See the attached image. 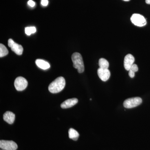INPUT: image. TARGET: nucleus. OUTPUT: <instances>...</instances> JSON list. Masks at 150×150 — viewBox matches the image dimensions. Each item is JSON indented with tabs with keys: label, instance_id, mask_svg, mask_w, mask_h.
<instances>
[{
	"label": "nucleus",
	"instance_id": "obj_1",
	"mask_svg": "<svg viewBox=\"0 0 150 150\" xmlns=\"http://www.w3.org/2000/svg\"><path fill=\"white\" fill-rule=\"evenodd\" d=\"M66 85V81L63 77L57 78L48 86V90L53 93H58L62 91Z\"/></svg>",
	"mask_w": 150,
	"mask_h": 150
},
{
	"label": "nucleus",
	"instance_id": "obj_2",
	"mask_svg": "<svg viewBox=\"0 0 150 150\" xmlns=\"http://www.w3.org/2000/svg\"><path fill=\"white\" fill-rule=\"evenodd\" d=\"M71 59L73 62V66L74 68L77 69L78 72H83L84 71V65L82 57L81 54L79 53H74L72 56Z\"/></svg>",
	"mask_w": 150,
	"mask_h": 150
},
{
	"label": "nucleus",
	"instance_id": "obj_3",
	"mask_svg": "<svg viewBox=\"0 0 150 150\" xmlns=\"http://www.w3.org/2000/svg\"><path fill=\"white\" fill-rule=\"evenodd\" d=\"M131 22L136 26L143 27L146 25V20L144 17L139 14H134L131 18Z\"/></svg>",
	"mask_w": 150,
	"mask_h": 150
},
{
	"label": "nucleus",
	"instance_id": "obj_4",
	"mask_svg": "<svg viewBox=\"0 0 150 150\" xmlns=\"http://www.w3.org/2000/svg\"><path fill=\"white\" fill-rule=\"evenodd\" d=\"M142 102L140 97H134L126 100L123 102V106L126 108H131L139 106Z\"/></svg>",
	"mask_w": 150,
	"mask_h": 150
},
{
	"label": "nucleus",
	"instance_id": "obj_5",
	"mask_svg": "<svg viewBox=\"0 0 150 150\" xmlns=\"http://www.w3.org/2000/svg\"><path fill=\"white\" fill-rule=\"evenodd\" d=\"M0 148L4 150H16L18 146L15 142L12 141H0Z\"/></svg>",
	"mask_w": 150,
	"mask_h": 150
},
{
	"label": "nucleus",
	"instance_id": "obj_6",
	"mask_svg": "<svg viewBox=\"0 0 150 150\" xmlns=\"http://www.w3.org/2000/svg\"><path fill=\"white\" fill-rule=\"evenodd\" d=\"M27 81L22 77H18L16 79L14 86L18 91H22L26 88L28 86Z\"/></svg>",
	"mask_w": 150,
	"mask_h": 150
},
{
	"label": "nucleus",
	"instance_id": "obj_7",
	"mask_svg": "<svg viewBox=\"0 0 150 150\" xmlns=\"http://www.w3.org/2000/svg\"><path fill=\"white\" fill-rule=\"evenodd\" d=\"M8 46L10 47L12 51L18 55H21L23 52V48L22 46L15 43L12 39L8 40Z\"/></svg>",
	"mask_w": 150,
	"mask_h": 150
},
{
	"label": "nucleus",
	"instance_id": "obj_8",
	"mask_svg": "<svg viewBox=\"0 0 150 150\" xmlns=\"http://www.w3.org/2000/svg\"><path fill=\"white\" fill-rule=\"evenodd\" d=\"M97 73L100 79L103 81H106L110 77V71L108 69L99 68L98 70Z\"/></svg>",
	"mask_w": 150,
	"mask_h": 150
},
{
	"label": "nucleus",
	"instance_id": "obj_9",
	"mask_svg": "<svg viewBox=\"0 0 150 150\" xmlns=\"http://www.w3.org/2000/svg\"><path fill=\"white\" fill-rule=\"evenodd\" d=\"M135 62V58L133 55L129 54L126 55L124 58V67L125 69L129 71Z\"/></svg>",
	"mask_w": 150,
	"mask_h": 150
},
{
	"label": "nucleus",
	"instance_id": "obj_10",
	"mask_svg": "<svg viewBox=\"0 0 150 150\" xmlns=\"http://www.w3.org/2000/svg\"><path fill=\"white\" fill-rule=\"evenodd\" d=\"M78 102V100L76 98L67 99L62 103L61 106L62 108H70L76 104Z\"/></svg>",
	"mask_w": 150,
	"mask_h": 150
},
{
	"label": "nucleus",
	"instance_id": "obj_11",
	"mask_svg": "<svg viewBox=\"0 0 150 150\" xmlns=\"http://www.w3.org/2000/svg\"><path fill=\"white\" fill-rule=\"evenodd\" d=\"M3 118L7 123L12 124L14 122L15 115L11 111H7L4 114Z\"/></svg>",
	"mask_w": 150,
	"mask_h": 150
},
{
	"label": "nucleus",
	"instance_id": "obj_12",
	"mask_svg": "<svg viewBox=\"0 0 150 150\" xmlns=\"http://www.w3.org/2000/svg\"><path fill=\"white\" fill-rule=\"evenodd\" d=\"M35 64L38 67L43 70L48 69L50 67V65L48 62L42 59H37L35 61Z\"/></svg>",
	"mask_w": 150,
	"mask_h": 150
},
{
	"label": "nucleus",
	"instance_id": "obj_13",
	"mask_svg": "<svg viewBox=\"0 0 150 150\" xmlns=\"http://www.w3.org/2000/svg\"><path fill=\"white\" fill-rule=\"evenodd\" d=\"M69 137L74 141H77L79 137V134L75 129L71 128L69 131Z\"/></svg>",
	"mask_w": 150,
	"mask_h": 150
},
{
	"label": "nucleus",
	"instance_id": "obj_14",
	"mask_svg": "<svg viewBox=\"0 0 150 150\" xmlns=\"http://www.w3.org/2000/svg\"><path fill=\"white\" fill-rule=\"evenodd\" d=\"M99 66L100 68L104 69H108L109 64L106 59L101 58L99 60Z\"/></svg>",
	"mask_w": 150,
	"mask_h": 150
},
{
	"label": "nucleus",
	"instance_id": "obj_15",
	"mask_svg": "<svg viewBox=\"0 0 150 150\" xmlns=\"http://www.w3.org/2000/svg\"><path fill=\"white\" fill-rule=\"evenodd\" d=\"M8 54V51L5 46L1 43L0 44V57H4L7 55Z\"/></svg>",
	"mask_w": 150,
	"mask_h": 150
},
{
	"label": "nucleus",
	"instance_id": "obj_16",
	"mask_svg": "<svg viewBox=\"0 0 150 150\" xmlns=\"http://www.w3.org/2000/svg\"><path fill=\"white\" fill-rule=\"evenodd\" d=\"M36 31V28L34 26L26 27L25 29V34L28 35H30L31 34L35 33Z\"/></svg>",
	"mask_w": 150,
	"mask_h": 150
},
{
	"label": "nucleus",
	"instance_id": "obj_17",
	"mask_svg": "<svg viewBox=\"0 0 150 150\" xmlns=\"http://www.w3.org/2000/svg\"><path fill=\"white\" fill-rule=\"evenodd\" d=\"M130 70L133 71L134 72L136 73L138 71V70H139V68H138V66L137 64H134L132 65Z\"/></svg>",
	"mask_w": 150,
	"mask_h": 150
},
{
	"label": "nucleus",
	"instance_id": "obj_18",
	"mask_svg": "<svg viewBox=\"0 0 150 150\" xmlns=\"http://www.w3.org/2000/svg\"><path fill=\"white\" fill-rule=\"evenodd\" d=\"M28 4L31 7H33L34 6H35V3L32 0H29L28 2Z\"/></svg>",
	"mask_w": 150,
	"mask_h": 150
},
{
	"label": "nucleus",
	"instance_id": "obj_19",
	"mask_svg": "<svg viewBox=\"0 0 150 150\" xmlns=\"http://www.w3.org/2000/svg\"><path fill=\"white\" fill-rule=\"evenodd\" d=\"M41 4L43 6H46L48 4V0H41Z\"/></svg>",
	"mask_w": 150,
	"mask_h": 150
},
{
	"label": "nucleus",
	"instance_id": "obj_20",
	"mask_svg": "<svg viewBox=\"0 0 150 150\" xmlns=\"http://www.w3.org/2000/svg\"><path fill=\"white\" fill-rule=\"evenodd\" d=\"M129 75L130 77L131 78H133L134 77V76H135V73L133 71H131V70H130L129 71Z\"/></svg>",
	"mask_w": 150,
	"mask_h": 150
},
{
	"label": "nucleus",
	"instance_id": "obj_21",
	"mask_svg": "<svg viewBox=\"0 0 150 150\" xmlns=\"http://www.w3.org/2000/svg\"><path fill=\"white\" fill-rule=\"evenodd\" d=\"M146 3L148 4H150V0H146Z\"/></svg>",
	"mask_w": 150,
	"mask_h": 150
},
{
	"label": "nucleus",
	"instance_id": "obj_22",
	"mask_svg": "<svg viewBox=\"0 0 150 150\" xmlns=\"http://www.w3.org/2000/svg\"><path fill=\"white\" fill-rule=\"evenodd\" d=\"M123 1H129L130 0H123Z\"/></svg>",
	"mask_w": 150,
	"mask_h": 150
},
{
	"label": "nucleus",
	"instance_id": "obj_23",
	"mask_svg": "<svg viewBox=\"0 0 150 150\" xmlns=\"http://www.w3.org/2000/svg\"><path fill=\"white\" fill-rule=\"evenodd\" d=\"M1 150H4L1 149Z\"/></svg>",
	"mask_w": 150,
	"mask_h": 150
}]
</instances>
